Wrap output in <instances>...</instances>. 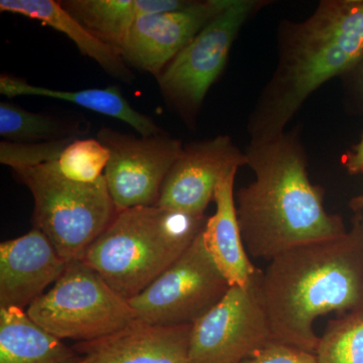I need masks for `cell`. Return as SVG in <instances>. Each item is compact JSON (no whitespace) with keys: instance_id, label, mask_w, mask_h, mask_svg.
Instances as JSON below:
<instances>
[{"instance_id":"11","label":"cell","mask_w":363,"mask_h":363,"mask_svg":"<svg viewBox=\"0 0 363 363\" xmlns=\"http://www.w3.org/2000/svg\"><path fill=\"white\" fill-rule=\"evenodd\" d=\"M245 164L247 155L228 136L191 143L167 176L157 206L204 216L219 182Z\"/></svg>"},{"instance_id":"25","label":"cell","mask_w":363,"mask_h":363,"mask_svg":"<svg viewBox=\"0 0 363 363\" xmlns=\"http://www.w3.org/2000/svg\"><path fill=\"white\" fill-rule=\"evenodd\" d=\"M345 167L352 175L363 173V135L352 154L345 160Z\"/></svg>"},{"instance_id":"1","label":"cell","mask_w":363,"mask_h":363,"mask_svg":"<svg viewBox=\"0 0 363 363\" xmlns=\"http://www.w3.org/2000/svg\"><path fill=\"white\" fill-rule=\"evenodd\" d=\"M259 293L272 338L316 354L318 317L363 311V217L340 238L271 260L260 274Z\"/></svg>"},{"instance_id":"6","label":"cell","mask_w":363,"mask_h":363,"mask_svg":"<svg viewBox=\"0 0 363 363\" xmlns=\"http://www.w3.org/2000/svg\"><path fill=\"white\" fill-rule=\"evenodd\" d=\"M26 313L56 337L77 342L111 335L136 320L128 300L83 260L69 262L58 281Z\"/></svg>"},{"instance_id":"27","label":"cell","mask_w":363,"mask_h":363,"mask_svg":"<svg viewBox=\"0 0 363 363\" xmlns=\"http://www.w3.org/2000/svg\"><path fill=\"white\" fill-rule=\"evenodd\" d=\"M362 84H363V71H362Z\"/></svg>"},{"instance_id":"12","label":"cell","mask_w":363,"mask_h":363,"mask_svg":"<svg viewBox=\"0 0 363 363\" xmlns=\"http://www.w3.org/2000/svg\"><path fill=\"white\" fill-rule=\"evenodd\" d=\"M228 2L192 1L179 11L142 16L121 48L124 62L128 67L157 77Z\"/></svg>"},{"instance_id":"20","label":"cell","mask_w":363,"mask_h":363,"mask_svg":"<svg viewBox=\"0 0 363 363\" xmlns=\"http://www.w3.org/2000/svg\"><path fill=\"white\" fill-rule=\"evenodd\" d=\"M77 126L56 117L26 111L9 102L0 104V135L13 143L54 142L78 138Z\"/></svg>"},{"instance_id":"8","label":"cell","mask_w":363,"mask_h":363,"mask_svg":"<svg viewBox=\"0 0 363 363\" xmlns=\"http://www.w3.org/2000/svg\"><path fill=\"white\" fill-rule=\"evenodd\" d=\"M264 2L229 0L201 32L157 76L164 99L184 118H192L220 76L241 26Z\"/></svg>"},{"instance_id":"19","label":"cell","mask_w":363,"mask_h":363,"mask_svg":"<svg viewBox=\"0 0 363 363\" xmlns=\"http://www.w3.org/2000/svg\"><path fill=\"white\" fill-rule=\"evenodd\" d=\"M0 93L4 96H40L55 98L70 102L91 111L118 119L131 126L142 136L157 135L162 133L161 128L145 114L135 111L128 100L121 94L116 86L93 88L78 91L50 89L28 84L23 79L14 76L1 75L0 77Z\"/></svg>"},{"instance_id":"14","label":"cell","mask_w":363,"mask_h":363,"mask_svg":"<svg viewBox=\"0 0 363 363\" xmlns=\"http://www.w3.org/2000/svg\"><path fill=\"white\" fill-rule=\"evenodd\" d=\"M192 325L162 326L135 320L111 335L77 342V363H190Z\"/></svg>"},{"instance_id":"9","label":"cell","mask_w":363,"mask_h":363,"mask_svg":"<svg viewBox=\"0 0 363 363\" xmlns=\"http://www.w3.org/2000/svg\"><path fill=\"white\" fill-rule=\"evenodd\" d=\"M262 269L247 286H233L192 325L190 363H240L272 340L259 293Z\"/></svg>"},{"instance_id":"13","label":"cell","mask_w":363,"mask_h":363,"mask_svg":"<svg viewBox=\"0 0 363 363\" xmlns=\"http://www.w3.org/2000/svg\"><path fill=\"white\" fill-rule=\"evenodd\" d=\"M64 259L40 229L0 245V308L25 309L65 272Z\"/></svg>"},{"instance_id":"7","label":"cell","mask_w":363,"mask_h":363,"mask_svg":"<svg viewBox=\"0 0 363 363\" xmlns=\"http://www.w3.org/2000/svg\"><path fill=\"white\" fill-rule=\"evenodd\" d=\"M202 233L145 290L128 300L136 319L162 326L193 325L224 298L230 284L207 252Z\"/></svg>"},{"instance_id":"26","label":"cell","mask_w":363,"mask_h":363,"mask_svg":"<svg viewBox=\"0 0 363 363\" xmlns=\"http://www.w3.org/2000/svg\"><path fill=\"white\" fill-rule=\"evenodd\" d=\"M351 208H353V209L355 210L363 209V196L354 198V199L351 201Z\"/></svg>"},{"instance_id":"4","label":"cell","mask_w":363,"mask_h":363,"mask_svg":"<svg viewBox=\"0 0 363 363\" xmlns=\"http://www.w3.org/2000/svg\"><path fill=\"white\" fill-rule=\"evenodd\" d=\"M206 222L205 215L159 206L130 208L117 213L82 260L130 300L183 255Z\"/></svg>"},{"instance_id":"5","label":"cell","mask_w":363,"mask_h":363,"mask_svg":"<svg viewBox=\"0 0 363 363\" xmlns=\"http://www.w3.org/2000/svg\"><path fill=\"white\" fill-rule=\"evenodd\" d=\"M32 192L33 225L67 262L82 260L117 213L105 176L94 183L68 180L57 161L13 169Z\"/></svg>"},{"instance_id":"21","label":"cell","mask_w":363,"mask_h":363,"mask_svg":"<svg viewBox=\"0 0 363 363\" xmlns=\"http://www.w3.org/2000/svg\"><path fill=\"white\" fill-rule=\"evenodd\" d=\"M316 355L318 363H363V311L329 322Z\"/></svg>"},{"instance_id":"3","label":"cell","mask_w":363,"mask_h":363,"mask_svg":"<svg viewBox=\"0 0 363 363\" xmlns=\"http://www.w3.org/2000/svg\"><path fill=\"white\" fill-rule=\"evenodd\" d=\"M363 58V0H326L291 28L279 67L253 125L255 138L279 135L306 99Z\"/></svg>"},{"instance_id":"18","label":"cell","mask_w":363,"mask_h":363,"mask_svg":"<svg viewBox=\"0 0 363 363\" xmlns=\"http://www.w3.org/2000/svg\"><path fill=\"white\" fill-rule=\"evenodd\" d=\"M81 355L18 308H0V363H77Z\"/></svg>"},{"instance_id":"16","label":"cell","mask_w":363,"mask_h":363,"mask_svg":"<svg viewBox=\"0 0 363 363\" xmlns=\"http://www.w3.org/2000/svg\"><path fill=\"white\" fill-rule=\"evenodd\" d=\"M66 11L97 39L121 51L131 28L142 16L188 6L184 0H63Z\"/></svg>"},{"instance_id":"10","label":"cell","mask_w":363,"mask_h":363,"mask_svg":"<svg viewBox=\"0 0 363 363\" xmlns=\"http://www.w3.org/2000/svg\"><path fill=\"white\" fill-rule=\"evenodd\" d=\"M97 140L111 152L105 180L117 212L157 206L164 182L183 152L180 140L164 133L138 136L104 128Z\"/></svg>"},{"instance_id":"24","label":"cell","mask_w":363,"mask_h":363,"mask_svg":"<svg viewBox=\"0 0 363 363\" xmlns=\"http://www.w3.org/2000/svg\"><path fill=\"white\" fill-rule=\"evenodd\" d=\"M240 363H318V359L315 353L272 339Z\"/></svg>"},{"instance_id":"23","label":"cell","mask_w":363,"mask_h":363,"mask_svg":"<svg viewBox=\"0 0 363 363\" xmlns=\"http://www.w3.org/2000/svg\"><path fill=\"white\" fill-rule=\"evenodd\" d=\"M75 138H78L40 143H13L2 140L0 143V162L2 164L16 169L58 161L63 150Z\"/></svg>"},{"instance_id":"2","label":"cell","mask_w":363,"mask_h":363,"mask_svg":"<svg viewBox=\"0 0 363 363\" xmlns=\"http://www.w3.org/2000/svg\"><path fill=\"white\" fill-rule=\"evenodd\" d=\"M245 155L255 179L235 203L248 255L271 262L294 247L347 233L341 217L325 210L295 140L283 133L255 138Z\"/></svg>"},{"instance_id":"22","label":"cell","mask_w":363,"mask_h":363,"mask_svg":"<svg viewBox=\"0 0 363 363\" xmlns=\"http://www.w3.org/2000/svg\"><path fill=\"white\" fill-rule=\"evenodd\" d=\"M109 159V150L99 140L75 138L62 152L57 167L68 180L94 183L104 176Z\"/></svg>"},{"instance_id":"15","label":"cell","mask_w":363,"mask_h":363,"mask_svg":"<svg viewBox=\"0 0 363 363\" xmlns=\"http://www.w3.org/2000/svg\"><path fill=\"white\" fill-rule=\"evenodd\" d=\"M238 169L230 172L217 185L213 201L216 211L207 219L202 238L207 252L230 286H247L259 272L250 259L241 235L234 179Z\"/></svg>"},{"instance_id":"17","label":"cell","mask_w":363,"mask_h":363,"mask_svg":"<svg viewBox=\"0 0 363 363\" xmlns=\"http://www.w3.org/2000/svg\"><path fill=\"white\" fill-rule=\"evenodd\" d=\"M0 11L21 14L42 21L54 30L64 33L84 56L94 60L112 77L131 82L133 73L126 65L121 52L116 47L106 44L76 21L59 1L55 0H1Z\"/></svg>"}]
</instances>
